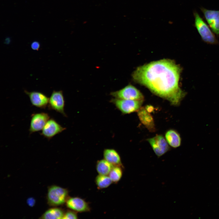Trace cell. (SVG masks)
Masks as SVG:
<instances>
[{
	"label": "cell",
	"mask_w": 219,
	"mask_h": 219,
	"mask_svg": "<svg viewBox=\"0 0 219 219\" xmlns=\"http://www.w3.org/2000/svg\"><path fill=\"white\" fill-rule=\"evenodd\" d=\"M182 70L172 60L163 59L138 67L132 77L135 82L177 106L186 95L179 85Z\"/></svg>",
	"instance_id": "1"
},
{
	"label": "cell",
	"mask_w": 219,
	"mask_h": 219,
	"mask_svg": "<svg viewBox=\"0 0 219 219\" xmlns=\"http://www.w3.org/2000/svg\"><path fill=\"white\" fill-rule=\"evenodd\" d=\"M68 190L56 185H52L48 189L47 199L50 206L56 207L64 204L68 198Z\"/></svg>",
	"instance_id": "2"
},
{
	"label": "cell",
	"mask_w": 219,
	"mask_h": 219,
	"mask_svg": "<svg viewBox=\"0 0 219 219\" xmlns=\"http://www.w3.org/2000/svg\"><path fill=\"white\" fill-rule=\"evenodd\" d=\"M194 26L204 42L210 44L217 43V40L209 26L196 11L193 12Z\"/></svg>",
	"instance_id": "3"
},
{
	"label": "cell",
	"mask_w": 219,
	"mask_h": 219,
	"mask_svg": "<svg viewBox=\"0 0 219 219\" xmlns=\"http://www.w3.org/2000/svg\"><path fill=\"white\" fill-rule=\"evenodd\" d=\"M143 101L112 99L110 102L112 103L122 114H130L137 111L141 107Z\"/></svg>",
	"instance_id": "4"
},
{
	"label": "cell",
	"mask_w": 219,
	"mask_h": 219,
	"mask_svg": "<svg viewBox=\"0 0 219 219\" xmlns=\"http://www.w3.org/2000/svg\"><path fill=\"white\" fill-rule=\"evenodd\" d=\"M110 95L115 98L144 101V96L137 88L131 85H128L119 90L111 92Z\"/></svg>",
	"instance_id": "5"
},
{
	"label": "cell",
	"mask_w": 219,
	"mask_h": 219,
	"mask_svg": "<svg viewBox=\"0 0 219 219\" xmlns=\"http://www.w3.org/2000/svg\"><path fill=\"white\" fill-rule=\"evenodd\" d=\"M64 106L65 100L62 91L53 90L49 98L48 109L55 110L67 117L64 112Z\"/></svg>",
	"instance_id": "6"
},
{
	"label": "cell",
	"mask_w": 219,
	"mask_h": 219,
	"mask_svg": "<svg viewBox=\"0 0 219 219\" xmlns=\"http://www.w3.org/2000/svg\"><path fill=\"white\" fill-rule=\"evenodd\" d=\"M155 154L160 157L166 153L170 149L169 145L165 138L162 135L158 134L147 139Z\"/></svg>",
	"instance_id": "7"
},
{
	"label": "cell",
	"mask_w": 219,
	"mask_h": 219,
	"mask_svg": "<svg viewBox=\"0 0 219 219\" xmlns=\"http://www.w3.org/2000/svg\"><path fill=\"white\" fill-rule=\"evenodd\" d=\"M50 119L47 113L40 112L33 113L31 115L29 131L30 134L42 130L46 123Z\"/></svg>",
	"instance_id": "8"
},
{
	"label": "cell",
	"mask_w": 219,
	"mask_h": 219,
	"mask_svg": "<svg viewBox=\"0 0 219 219\" xmlns=\"http://www.w3.org/2000/svg\"><path fill=\"white\" fill-rule=\"evenodd\" d=\"M66 129V128L63 127L54 119L51 118L47 122L40 134L50 140Z\"/></svg>",
	"instance_id": "9"
},
{
	"label": "cell",
	"mask_w": 219,
	"mask_h": 219,
	"mask_svg": "<svg viewBox=\"0 0 219 219\" xmlns=\"http://www.w3.org/2000/svg\"><path fill=\"white\" fill-rule=\"evenodd\" d=\"M204 18L213 32L219 36V10L201 8Z\"/></svg>",
	"instance_id": "10"
},
{
	"label": "cell",
	"mask_w": 219,
	"mask_h": 219,
	"mask_svg": "<svg viewBox=\"0 0 219 219\" xmlns=\"http://www.w3.org/2000/svg\"><path fill=\"white\" fill-rule=\"evenodd\" d=\"M67 207L70 209L77 212L90 211V206L83 199L78 197H68L66 202Z\"/></svg>",
	"instance_id": "11"
},
{
	"label": "cell",
	"mask_w": 219,
	"mask_h": 219,
	"mask_svg": "<svg viewBox=\"0 0 219 219\" xmlns=\"http://www.w3.org/2000/svg\"><path fill=\"white\" fill-rule=\"evenodd\" d=\"M27 95L32 105L40 108L45 109L48 105L49 98L43 93L36 91L28 92L24 90Z\"/></svg>",
	"instance_id": "12"
},
{
	"label": "cell",
	"mask_w": 219,
	"mask_h": 219,
	"mask_svg": "<svg viewBox=\"0 0 219 219\" xmlns=\"http://www.w3.org/2000/svg\"><path fill=\"white\" fill-rule=\"evenodd\" d=\"M137 114L141 123L150 131L155 130L154 121L153 116L145 109L141 107L137 111Z\"/></svg>",
	"instance_id": "13"
},
{
	"label": "cell",
	"mask_w": 219,
	"mask_h": 219,
	"mask_svg": "<svg viewBox=\"0 0 219 219\" xmlns=\"http://www.w3.org/2000/svg\"><path fill=\"white\" fill-rule=\"evenodd\" d=\"M104 159L113 166H121L120 156L118 152L113 148L105 149L103 151Z\"/></svg>",
	"instance_id": "14"
},
{
	"label": "cell",
	"mask_w": 219,
	"mask_h": 219,
	"mask_svg": "<svg viewBox=\"0 0 219 219\" xmlns=\"http://www.w3.org/2000/svg\"><path fill=\"white\" fill-rule=\"evenodd\" d=\"M165 138L171 147L176 148L179 147L181 144V139L179 134L176 130L170 129L167 131Z\"/></svg>",
	"instance_id": "15"
},
{
	"label": "cell",
	"mask_w": 219,
	"mask_h": 219,
	"mask_svg": "<svg viewBox=\"0 0 219 219\" xmlns=\"http://www.w3.org/2000/svg\"><path fill=\"white\" fill-rule=\"evenodd\" d=\"M65 213L61 208L54 207L47 210L40 217L42 219H63Z\"/></svg>",
	"instance_id": "16"
},
{
	"label": "cell",
	"mask_w": 219,
	"mask_h": 219,
	"mask_svg": "<svg viewBox=\"0 0 219 219\" xmlns=\"http://www.w3.org/2000/svg\"><path fill=\"white\" fill-rule=\"evenodd\" d=\"M113 166L103 159L97 161L96 165V169L99 175H108Z\"/></svg>",
	"instance_id": "17"
},
{
	"label": "cell",
	"mask_w": 219,
	"mask_h": 219,
	"mask_svg": "<svg viewBox=\"0 0 219 219\" xmlns=\"http://www.w3.org/2000/svg\"><path fill=\"white\" fill-rule=\"evenodd\" d=\"M95 181L97 187L99 189L107 188L113 182L108 175L99 174L96 177Z\"/></svg>",
	"instance_id": "18"
},
{
	"label": "cell",
	"mask_w": 219,
	"mask_h": 219,
	"mask_svg": "<svg viewBox=\"0 0 219 219\" xmlns=\"http://www.w3.org/2000/svg\"><path fill=\"white\" fill-rule=\"evenodd\" d=\"M123 173V171L121 166H114L108 176L113 182H118L121 179Z\"/></svg>",
	"instance_id": "19"
},
{
	"label": "cell",
	"mask_w": 219,
	"mask_h": 219,
	"mask_svg": "<svg viewBox=\"0 0 219 219\" xmlns=\"http://www.w3.org/2000/svg\"><path fill=\"white\" fill-rule=\"evenodd\" d=\"M77 212L72 210L69 209L65 212L63 219H74L78 218Z\"/></svg>",
	"instance_id": "20"
},
{
	"label": "cell",
	"mask_w": 219,
	"mask_h": 219,
	"mask_svg": "<svg viewBox=\"0 0 219 219\" xmlns=\"http://www.w3.org/2000/svg\"><path fill=\"white\" fill-rule=\"evenodd\" d=\"M31 47L33 50H38L40 47V44L38 42L34 41L31 43Z\"/></svg>",
	"instance_id": "21"
},
{
	"label": "cell",
	"mask_w": 219,
	"mask_h": 219,
	"mask_svg": "<svg viewBox=\"0 0 219 219\" xmlns=\"http://www.w3.org/2000/svg\"><path fill=\"white\" fill-rule=\"evenodd\" d=\"M145 108L146 110L149 113L153 112L154 110L153 106L151 105H147L145 106Z\"/></svg>",
	"instance_id": "22"
},
{
	"label": "cell",
	"mask_w": 219,
	"mask_h": 219,
	"mask_svg": "<svg viewBox=\"0 0 219 219\" xmlns=\"http://www.w3.org/2000/svg\"><path fill=\"white\" fill-rule=\"evenodd\" d=\"M27 203L30 206H33L35 203L34 199L32 198H30L27 200Z\"/></svg>",
	"instance_id": "23"
}]
</instances>
